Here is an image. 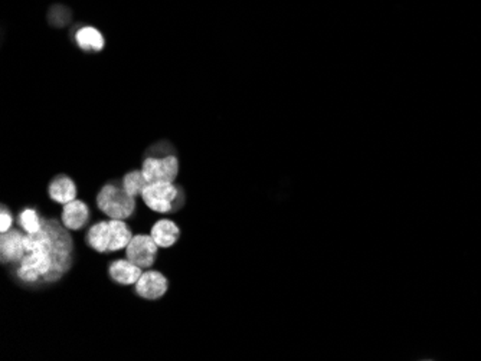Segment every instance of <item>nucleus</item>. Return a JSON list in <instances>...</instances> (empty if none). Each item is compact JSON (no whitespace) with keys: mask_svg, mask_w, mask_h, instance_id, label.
I'll use <instances>...</instances> for the list:
<instances>
[{"mask_svg":"<svg viewBox=\"0 0 481 361\" xmlns=\"http://www.w3.org/2000/svg\"><path fill=\"white\" fill-rule=\"evenodd\" d=\"M97 205L110 219L124 220L135 213L136 197L130 196L123 188L107 185L98 193Z\"/></svg>","mask_w":481,"mask_h":361,"instance_id":"nucleus-2","label":"nucleus"},{"mask_svg":"<svg viewBox=\"0 0 481 361\" xmlns=\"http://www.w3.org/2000/svg\"><path fill=\"white\" fill-rule=\"evenodd\" d=\"M16 275H18V278H19L21 281L28 282V284H33V282H36V281L40 278V277L35 273L33 269H30V268L22 265V263L19 265V268H18V270H16Z\"/></svg>","mask_w":481,"mask_h":361,"instance_id":"nucleus-20","label":"nucleus"},{"mask_svg":"<svg viewBox=\"0 0 481 361\" xmlns=\"http://www.w3.org/2000/svg\"><path fill=\"white\" fill-rule=\"evenodd\" d=\"M50 196L54 202L67 205L77 197V186L68 176H58L50 185Z\"/></svg>","mask_w":481,"mask_h":361,"instance_id":"nucleus-12","label":"nucleus"},{"mask_svg":"<svg viewBox=\"0 0 481 361\" xmlns=\"http://www.w3.org/2000/svg\"><path fill=\"white\" fill-rule=\"evenodd\" d=\"M142 274V268L128 259H118L110 265V277L120 285H136Z\"/></svg>","mask_w":481,"mask_h":361,"instance_id":"nucleus-9","label":"nucleus"},{"mask_svg":"<svg viewBox=\"0 0 481 361\" xmlns=\"http://www.w3.org/2000/svg\"><path fill=\"white\" fill-rule=\"evenodd\" d=\"M181 236V229L174 222L169 219H162L154 223L152 228V238L159 248H170L178 242Z\"/></svg>","mask_w":481,"mask_h":361,"instance_id":"nucleus-11","label":"nucleus"},{"mask_svg":"<svg viewBox=\"0 0 481 361\" xmlns=\"http://www.w3.org/2000/svg\"><path fill=\"white\" fill-rule=\"evenodd\" d=\"M179 190L170 182H159V183H152L149 185L143 195L142 199L146 203L149 209L157 213H169L173 210L174 202L178 200Z\"/></svg>","mask_w":481,"mask_h":361,"instance_id":"nucleus-3","label":"nucleus"},{"mask_svg":"<svg viewBox=\"0 0 481 361\" xmlns=\"http://www.w3.org/2000/svg\"><path fill=\"white\" fill-rule=\"evenodd\" d=\"M142 173L145 174L149 185L159 182L173 183L179 173V160L174 156L166 157H147L143 163Z\"/></svg>","mask_w":481,"mask_h":361,"instance_id":"nucleus-4","label":"nucleus"},{"mask_svg":"<svg viewBox=\"0 0 481 361\" xmlns=\"http://www.w3.org/2000/svg\"><path fill=\"white\" fill-rule=\"evenodd\" d=\"M169 288L167 280L157 270H146L145 274L136 282V292L145 299H159L162 298Z\"/></svg>","mask_w":481,"mask_h":361,"instance_id":"nucleus-6","label":"nucleus"},{"mask_svg":"<svg viewBox=\"0 0 481 361\" xmlns=\"http://www.w3.org/2000/svg\"><path fill=\"white\" fill-rule=\"evenodd\" d=\"M157 243L147 235H136L125 248L127 259L140 266L142 269H149L153 266L157 256Z\"/></svg>","mask_w":481,"mask_h":361,"instance_id":"nucleus-5","label":"nucleus"},{"mask_svg":"<svg viewBox=\"0 0 481 361\" xmlns=\"http://www.w3.org/2000/svg\"><path fill=\"white\" fill-rule=\"evenodd\" d=\"M86 243H89L94 251L104 253L108 252L110 248V223L108 222H98L94 227L90 228L86 234Z\"/></svg>","mask_w":481,"mask_h":361,"instance_id":"nucleus-14","label":"nucleus"},{"mask_svg":"<svg viewBox=\"0 0 481 361\" xmlns=\"http://www.w3.org/2000/svg\"><path fill=\"white\" fill-rule=\"evenodd\" d=\"M18 223L26 234H36L43 228V222L35 209H25L19 213Z\"/></svg>","mask_w":481,"mask_h":361,"instance_id":"nucleus-18","label":"nucleus"},{"mask_svg":"<svg viewBox=\"0 0 481 361\" xmlns=\"http://www.w3.org/2000/svg\"><path fill=\"white\" fill-rule=\"evenodd\" d=\"M21 263L33 269L39 277H45L52 269V256L48 252H30L23 256Z\"/></svg>","mask_w":481,"mask_h":361,"instance_id":"nucleus-16","label":"nucleus"},{"mask_svg":"<svg viewBox=\"0 0 481 361\" xmlns=\"http://www.w3.org/2000/svg\"><path fill=\"white\" fill-rule=\"evenodd\" d=\"M71 11L64 6V5H54L51 9H50V15H48V19L51 22L52 26H65L69 21H71Z\"/></svg>","mask_w":481,"mask_h":361,"instance_id":"nucleus-19","label":"nucleus"},{"mask_svg":"<svg viewBox=\"0 0 481 361\" xmlns=\"http://www.w3.org/2000/svg\"><path fill=\"white\" fill-rule=\"evenodd\" d=\"M90 220V209L81 200H72L64 206L62 224L68 231H79Z\"/></svg>","mask_w":481,"mask_h":361,"instance_id":"nucleus-8","label":"nucleus"},{"mask_svg":"<svg viewBox=\"0 0 481 361\" xmlns=\"http://www.w3.org/2000/svg\"><path fill=\"white\" fill-rule=\"evenodd\" d=\"M23 246H25L26 253L38 252V251L51 253V251H52V236L45 228H42L36 234H26L23 236Z\"/></svg>","mask_w":481,"mask_h":361,"instance_id":"nucleus-15","label":"nucleus"},{"mask_svg":"<svg viewBox=\"0 0 481 361\" xmlns=\"http://www.w3.org/2000/svg\"><path fill=\"white\" fill-rule=\"evenodd\" d=\"M149 186L145 174L142 171H130L123 178V189L133 197H142L145 189Z\"/></svg>","mask_w":481,"mask_h":361,"instance_id":"nucleus-17","label":"nucleus"},{"mask_svg":"<svg viewBox=\"0 0 481 361\" xmlns=\"http://www.w3.org/2000/svg\"><path fill=\"white\" fill-rule=\"evenodd\" d=\"M110 223V252H117L128 246V243L133 239L131 231L128 229L124 220L118 219H111L108 220Z\"/></svg>","mask_w":481,"mask_h":361,"instance_id":"nucleus-13","label":"nucleus"},{"mask_svg":"<svg viewBox=\"0 0 481 361\" xmlns=\"http://www.w3.org/2000/svg\"><path fill=\"white\" fill-rule=\"evenodd\" d=\"M0 251H2L4 262H22L26 253L23 246V235L18 229H11L2 234V238H0Z\"/></svg>","mask_w":481,"mask_h":361,"instance_id":"nucleus-7","label":"nucleus"},{"mask_svg":"<svg viewBox=\"0 0 481 361\" xmlns=\"http://www.w3.org/2000/svg\"><path fill=\"white\" fill-rule=\"evenodd\" d=\"M74 38L77 47L84 52H101L104 50L106 39L94 26H81L75 32Z\"/></svg>","mask_w":481,"mask_h":361,"instance_id":"nucleus-10","label":"nucleus"},{"mask_svg":"<svg viewBox=\"0 0 481 361\" xmlns=\"http://www.w3.org/2000/svg\"><path fill=\"white\" fill-rule=\"evenodd\" d=\"M0 219H2V222H0V231H2V234L11 231L12 223H13V217H12L11 212H8V210L4 207V209H2V214H0Z\"/></svg>","mask_w":481,"mask_h":361,"instance_id":"nucleus-21","label":"nucleus"},{"mask_svg":"<svg viewBox=\"0 0 481 361\" xmlns=\"http://www.w3.org/2000/svg\"><path fill=\"white\" fill-rule=\"evenodd\" d=\"M43 228H45L52 236V269L48 275H45L47 282L58 281L71 266V252H72V239L69 234L61 227V223L55 219L43 220Z\"/></svg>","mask_w":481,"mask_h":361,"instance_id":"nucleus-1","label":"nucleus"}]
</instances>
